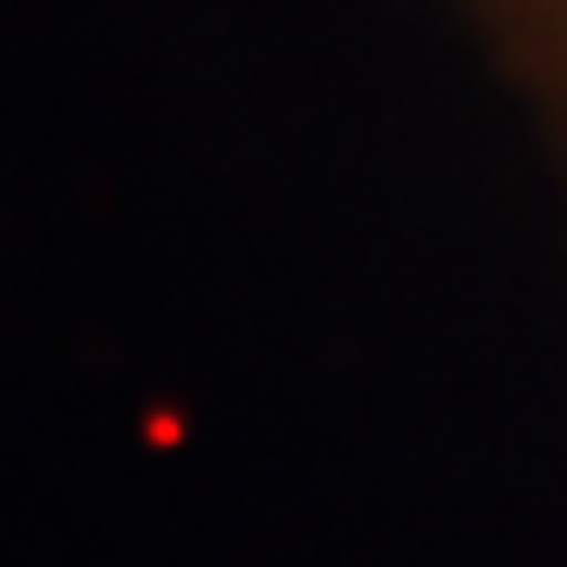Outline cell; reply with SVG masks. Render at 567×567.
Wrapping results in <instances>:
<instances>
[{
    "label": "cell",
    "instance_id": "6da1fadb",
    "mask_svg": "<svg viewBox=\"0 0 567 567\" xmlns=\"http://www.w3.org/2000/svg\"><path fill=\"white\" fill-rule=\"evenodd\" d=\"M485 42L506 55L519 90L534 96L567 137V0H465Z\"/></svg>",
    "mask_w": 567,
    "mask_h": 567
}]
</instances>
